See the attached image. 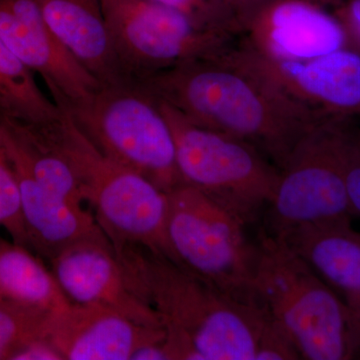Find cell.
Returning a JSON list of instances; mask_svg holds the SVG:
<instances>
[{"mask_svg": "<svg viewBox=\"0 0 360 360\" xmlns=\"http://www.w3.org/2000/svg\"><path fill=\"white\" fill-rule=\"evenodd\" d=\"M101 4L118 65L127 80L143 82L217 53L233 42L156 0H101Z\"/></svg>", "mask_w": 360, "mask_h": 360, "instance_id": "obj_9", "label": "cell"}, {"mask_svg": "<svg viewBox=\"0 0 360 360\" xmlns=\"http://www.w3.org/2000/svg\"><path fill=\"white\" fill-rule=\"evenodd\" d=\"M8 155L18 180L28 248L49 262L68 246L105 236L84 206L45 188L18 158L11 153Z\"/></svg>", "mask_w": 360, "mask_h": 360, "instance_id": "obj_15", "label": "cell"}, {"mask_svg": "<svg viewBox=\"0 0 360 360\" xmlns=\"http://www.w3.org/2000/svg\"><path fill=\"white\" fill-rule=\"evenodd\" d=\"M270 0H236L233 7V15L236 25L238 26L240 35L245 30L251 16L253 15L260 7L269 2Z\"/></svg>", "mask_w": 360, "mask_h": 360, "instance_id": "obj_27", "label": "cell"}, {"mask_svg": "<svg viewBox=\"0 0 360 360\" xmlns=\"http://www.w3.org/2000/svg\"><path fill=\"white\" fill-rule=\"evenodd\" d=\"M0 302L53 314L71 303L51 269L30 248L0 239Z\"/></svg>", "mask_w": 360, "mask_h": 360, "instance_id": "obj_18", "label": "cell"}, {"mask_svg": "<svg viewBox=\"0 0 360 360\" xmlns=\"http://www.w3.org/2000/svg\"><path fill=\"white\" fill-rule=\"evenodd\" d=\"M0 37L65 110L101 84L51 32L39 0H0Z\"/></svg>", "mask_w": 360, "mask_h": 360, "instance_id": "obj_11", "label": "cell"}, {"mask_svg": "<svg viewBox=\"0 0 360 360\" xmlns=\"http://www.w3.org/2000/svg\"><path fill=\"white\" fill-rule=\"evenodd\" d=\"M160 103L174 135L182 184L198 189L246 226L257 221L274 196L281 169L252 144L189 122Z\"/></svg>", "mask_w": 360, "mask_h": 360, "instance_id": "obj_6", "label": "cell"}, {"mask_svg": "<svg viewBox=\"0 0 360 360\" xmlns=\"http://www.w3.org/2000/svg\"><path fill=\"white\" fill-rule=\"evenodd\" d=\"M333 11L347 28L352 44L360 51V0H335Z\"/></svg>", "mask_w": 360, "mask_h": 360, "instance_id": "obj_25", "label": "cell"}, {"mask_svg": "<svg viewBox=\"0 0 360 360\" xmlns=\"http://www.w3.org/2000/svg\"><path fill=\"white\" fill-rule=\"evenodd\" d=\"M359 132H360V129H359Z\"/></svg>", "mask_w": 360, "mask_h": 360, "instance_id": "obj_30", "label": "cell"}, {"mask_svg": "<svg viewBox=\"0 0 360 360\" xmlns=\"http://www.w3.org/2000/svg\"><path fill=\"white\" fill-rule=\"evenodd\" d=\"M51 129L112 248L142 246L169 258L168 193L103 155L65 111Z\"/></svg>", "mask_w": 360, "mask_h": 360, "instance_id": "obj_5", "label": "cell"}, {"mask_svg": "<svg viewBox=\"0 0 360 360\" xmlns=\"http://www.w3.org/2000/svg\"><path fill=\"white\" fill-rule=\"evenodd\" d=\"M300 355L288 335L272 321L267 322L255 355V360H295Z\"/></svg>", "mask_w": 360, "mask_h": 360, "instance_id": "obj_24", "label": "cell"}, {"mask_svg": "<svg viewBox=\"0 0 360 360\" xmlns=\"http://www.w3.org/2000/svg\"><path fill=\"white\" fill-rule=\"evenodd\" d=\"M350 310H352V336H354V359H360V311L352 307Z\"/></svg>", "mask_w": 360, "mask_h": 360, "instance_id": "obj_28", "label": "cell"}, {"mask_svg": "<svg viewBox=\"0 0 360 360\" xmlns=\"http://www.w3.org/2000/svg\"><path fill=\"white\" fill-rule=\"evenodd\" d=\"M49 262L71 304L103 307L144 326L162 328L155 310L129 288L115 248L105 236L68 246Z\"/></svg>", "mask_w": 360, "mask_h": 360, "instance_id": "obj_13", "label": "cell"}, {"mask_svg": "<svg viewBox=\"0 0 360 360\" xmlns=\"http://www.w3.org/2000/svg\"><path fill=\"white\" fill-rule=\"evenodd\" d=\"M33 75L0 37V115L33 124L60 117L63 111L47 98Z\"/></svg>", "mask_w": 360, "mask_h": 360, "instance_id": "obj_19", "label": "cell"}, {"mask_svg": "<svg viewBox=\"0 0 360 360\" xmlns=\"http://www.w3.org/2000/svg\"><path fill=\"white\" fill-rule=\"evenodd\" d=\"M127 283L158 316L168 360H255L270 317L142 246L115 248Z\"/></svg>", "mask_w": 360, "mask_h": 360, "instance_id": "obj_2", "label": "cell"}, {"mask_svg": "<svg viewBox=\"0 0 360 360\" xmlns=\"http://www.w3.org/2000/svg\"><path fill=\"white\" fill-rule=\"evenodd\" d=\"M186 14L195 25L210 30L220 33L225 37L234 39L229 25H226L219 9L212 0H156Z\"/></svg>", "mask_w": 360, "mask_h": 360, "instance_id": "obj_23", "label": "cell"}, {"mask_svg": "<svg viewBox=\"0 0 360 360\" xmlns=\"http://www.w3.org/2000/svg\"><path fill=\"white\" fill-rule=\"evenodd\" d=\"M0 226L4 227L13 243L28 248L27 234H26L22 214H21L20 191L18 180L11 163V158L0 122Z\"/></svg>", "mask_w": 360, "mask_h": 360, "instance_id": "obj_21", "label": "cell"}, {"mask_svg": "<svg viewBox=\"0 0 360 360\" xmlns=\"http://www.w3.org/2000/svg\"><path fill=\"white\" fill-rule=\"evenodd\" d=\"M44 338L63 360H131L141 348L165 340V330L103 307L70 304L49 315Z\"/></svg>", "mask_w": 360, "mask_h": 360, "instance_id": "obj_14", "label": "cell"}, {"mask_svg": "<svg viewBox=\"0 0 360 360\" xmlns=\"http://www.w3.org/2000/svg\"><path fill=\"white\" fill-rule=\"evenodd\" d=\"M277 238L343 297L360 292V232L352 221L302 227Z\"/></svg>", "mask_w": 360, "mask_h": 360, "instance_id": "obj_17", "label": "cell"}, {"mask_svg": "<svg viewBox=\"0 0 360 360\" xmlns=\"http://www.w3.org/2000/svg\"><path fill=\"white\" fill-rule=\"evenodd\" d=\"M49 312L0 302V360H11L28 343L44 338Z\"/></svg>", "mask_w": 360, "mask_h": 360, "instance_id": "obj_20", "label": "cell"}, {"mask_svg": "<svg viewBox=\"0 0 360 360\" xmlns=\"http://www.w3.org/2000/svg\"><path fill=\"white\" fill-rule=\"evenodd\" d=\"M44 20L72 56L101 84L123 77L101 0H39Z\"/></svg>", "mask_w": 360, "mask_h": 360, "instance_id": "obj_16", "label": "cell"}, {"mask_svg": "<svg viewBox=\"0 0 360 360\" xmlns=\"http://www.w3.org/2000/svg\"><path fill=\"white\" fill-rule=\"evenodd\" d=\"M347 120L341 137V161L352 217L360 219V132Z\"/></svg>", "mask_w": 360, "mask_h": 360, "instance_id": "obj_22", "label": "cell"}, {"mask_svg": "<svg viewBox=\"0 0 360 360\" xmlns=\"http://www.w3.org/2000/svg\"><path fill=\"white\" fill-rule=\"evenodd\" d=\"M231 45L141 82L189 122L252 144L281 169L298 143L328 117L245 65Z\"/></svg>", "mask_w": 360, "mask_h": 360, "instance_id": "obj_1", "label": "cell"}, {"mask_svg": "<svg viewBox=\"0 0 360 360\" xmlns=\"http://www.w3.org/2000/svg\"><path fill=\"white\" fill-rule=\"evenodd\" d=\"M231 46L239 60L317 115L360 118V51L354 46L295 61L266 58L243 42Z\"/></svg>", "mask_w": 360, "mask_h": 360, "instance_id": "obj_10", "label": "cell"}, {"mask_svg": "<svg viewBox=\"0 0 360 360\" xmlns=\"http://www.w3.org/2000/svg\"><path fill=\"white\" fill-rule=\"evenodd\" d=\"M255 291L300 359H354L352 310L345 300L281 239L262 231Z\"/></svg>", "mask_w": 360, "mask_h": 360, "instance_id": "obj_3", "label": "cell"}, {"mask_svg": "<svg viewBox=\"0 0 360 360\" xmlns=\"http://www.w3.org/2000/svg\"><path fill=\"white\" fill-rule=\"evenodd\" d=\"M11 360H63L56 347L46 338H39L26 345Z\"/></svg>", "mask_w": 360, "mask_h": 360, "instance_id": "obj_26", "label": "cell"}, {"mask_svg": "<svg viewBox=\"0 0 360 360\" xmlns=\"http://www.w3.org/2000/svg\"><path fill=\"white\" fill-rule=\"evenodd\" d=\"M65 111L103 155L165 193L184 186L172 129L160 101L141 82L101 84Z\"/></svg>", "mask_w": 360, "mask_h": 360, "instance_id": "obj_4", "label": "cell"}, {"mask_svg": "<svg viewBox=\"0 0 360 360\" xmlns=\"http://www.w3.org/2000/svg\"><path fill=\"white\" fill-rule=\"evenodd\" d=\"M241 35L246 46L278 60H309L354 46L335 11L315 0H270Z\"/></svg>", "mask_w": 360, "mask_h": 360, "instance_id": "obj_12", "label": "cell"}, {"mask_svg": "<svg viewBox=\"0 0 360 360\" xmlns=\"http://www.w3.org/2000/svg\"><path fill=\"white\" fill-rule=\"evenodd\" d=\"M246 225L188 186L168 193L169 259L238 302L260 307L255 291L257 243Z\"/></svg>", "mask_w": 360, "mask_h": 360, "instance_id": "obj_7", "label": "cell"}, {"mask_svg": "<svg viewBox=\"0 0 360 360\" xmlns=\"http://www.w3.org/2000/svg\"><path fill=\"white\" fill-rule=\"evenodd\" d=\"M343 300H345V302H347L352 309L360 311V292L345 296Z\"/></svg>", "mask_w": 360, "mask_h": 360, "instance_id": "obj_29", "label": "cell"}, {"mask_svg": "<svg viewBox=\"0 0 360 360\" xmlns=\"http://www.w3.org/2000/svg\"><path fill=\"white\" fill-rule=\"evenodd\" d=\"M347 120H324L296 146L281 169L276 191L265 210L264 232L281 238L302 227L354 219L340 151Z\"/></svg>", "mask_w": 360, "mask_h": 360, "instance_id": "obj_8", "label": "cell"}]
</instances>
